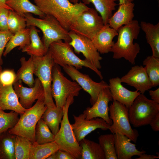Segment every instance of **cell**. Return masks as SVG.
<instances>
[{
  "label": "cell",
  "mask_w": 159,
  "mask_h": 159,
  "mask_svg": "<svg viewBox=\"0 0 159 159\" xmlns=\"http://www.w3.org/2000/svg\"><path fill=\"white\" fill-rule=\"evenodd\" d=\"M129 108L116 100H113L109 107V117L112 124L109 129L113 134L120 132L135 143L139 135L138 131L132 128L128 116Z\"/></svg>",
  "instance_id": "9c48e42d"
},
{
  "label": "cell",
  "mask_w": 159,
  "mask_h": 159,
  "mask_svg": "<svg viewBox=\"0 0 159 159\" xmlns=\"http://www.w3.org/2000/svg\"><path fill=\"white\" fill-rule=\"evenodd\" d=\"M69 34L71 41L69 43L74 50L75 53H81L85 59L90 62L98 69L101 65L100 61L102 58L100 56L91 39L84 36L69 31Z\"/></svg>",
  "instance_id": "4fadbf2b"
},
{
  "label": "cell",
  "mask_w": 159,
  "mask_h": 159,
  "mask_svg": "<svg viewBox=\"0 0 159 159\" xmlns=\"http://www.w3.org/2000/svg\"><path fill=\"white\" fill-rule=\"evenodd\" d=\"M159 112V104L140 93L128 109L130 122L135 127L149 125Z\"/></svg>",
  "instance_id": "ba28073f"
},
{
  "label": "cell",
  "mask_w": 159,
  "mask_h": 159,
  "mask_svg": "<svg viewBox=\"0 0 159 159\" xmlns=\"http://www.w3.org/2000/svg\"><path fill=\"white\" fill-rule=\"evenodd\" d=\"M8 6L19 15L24 16L26 13H32L43 18L46 15L37 6L32 3L29 0H6Z\"/></svg>",
  "instance_id": "484cf974"
},
{
  "label": "cell",
  "mask_w": 159,
  "mask_h": 159,
  "mask_svg": "<svg viewBox=\"0 0 159 159\" xmlns=\"http://www.w3.org/2000/svg\"><path fill=\"white\" fill-rule=\"evenodd\" d=\"M2 71V68L1 66H0V73Z\"/></svg>",
  "instance_id": "f907efd6"
},
{
  "label": "cell",
  "mask_w": 159,
  "mask_h": 159,
  "mask_svg": "<svg viewBox=\"0 0 159 159\" xmlns=\"http://www.w3.org/2000/svg\"><path fill=\"white\" fill-rule=\"evenodd\" d=\"M56 152L50 155L47 158V159H56Z\"/></svg>",
  "instance_id": "c3c4849f"
},
{
  "label": "cell",
  "mask_w": 159,
  "mask_h": 159,
  "mask_svg": "<svg viewBox=\"0 0 159 159\" xmlns=\"http://www.w3.org/2000/svg\"><path fill=\"white\" fill-rule=\"evenodd\" d=\"M104 24L102 16L95 9L89 7L73 21L69 31L91 39Z\"/></svg>",
  "instance_id": "8fae6325"
},
{
  "label": "cell",
  "mask_w": 159,
  "mask_h": 159,
  "mask_svg": "<svg viewBox=\"0 0 159 159\" xmlns=\"http://www.w3.org/2000/svg\"><path fill=\"white\" fill-rule=\"evenodd\" d=\"M33 56L34 67V73L43 86L44 92V103L47 107H55L51 91L52 69L55 63L48 51L42 57Z\"/></svg>",
  "instance_id": "30bf717a"
},
{
  "label": "cell",
  "mask_w": 159,
  "mask_h": 159,
  "mask_svg": "<svg viewBox=\"0 0 159 159\" xmlns=\"http://www.w3.org/2000/svg\"><path fill=\"white\" fill-rule=\"evenodd\" d=\"M30 42V29L26 28L13 34L7 44L3 55L6 56L15 48L19 47V49L21 50Z\"/></svg>",
  "instance_id": "f1b7e54d"
},
{
  "label": "cell",
  "mask_w": 159,
  "mask_h": 159,
  "mask_svg": "<svg viewBox=\"0 0 159 159\" xmlns=\"http://www.w3.org/2000/svg\"><path fill=\"white\" fill-rule=\"evenodd\" d=\"M24 17L26 26H34L41 30L43 34V42L48 50L50 45L54 42L62 40L69 43L71 41L69 31L53 16L46 15L43 18H38L28 13L24 15Z\"/></svg>",
  "instance_id": "3957f363"
},
{
  "label": "cell",
  "mask_w": 159,
  "mask_h": 159,
  "mask_svg": "<svg viewBox=\"0 0 159 159\" xmlns=\"http://www.w3.org/2000/svg\"><path fill=\"white\" fill-rule=\"evenodd\" d=\"M59 149V147L55 141L41 144L36 142L32 143L29 159H47Z\"/></svg>",
  "instance_id": "1f68e13d"
},
{
  "label": "cell",
  "mask_w": 159,
  "mask_h": 159,
  "mask_svg": "<svg viewBox=\"0 0 159 159\" xmlns=\"http://www.w3.org/2000/svg\"><path fill=\"white\" fill-rule=\"evenodd\" d=\"M74 100V97L69 96L62 107L63 115L60 128L55 135L54 141L59 147V150L67 152L74 159H81L82 148L76 140L68 116L69 107Z\"/></svg>",
  "instance_id": "277c9868"
},
{
  "label": "cell",
  "mask_w": 159,
  "mask_h": 159,
  "mask_svg": "<svg viewBox=\"0 0 159 159\" xmlns=\"http://www.w3.org/2000/svg\"><path fill=\"white\" fill-rule=\"evenodd\" d=\"M120 79L122 82L133 87L142 94L153 87L145 67L141 65L132 67Z\"/></svg>",
  "instance_id": "e0dca14e"
},
{
  "label": "cell",
  "mask_w": 159,
  "mask_h": 159,
  "mask_svg": "<svg viewBox=\"0 0 159 159\" xmlns=\"http://www.w3.org/2000/svg\"><path fill=\"white\" fill-rule=\"evenodd\" d=\"M9 10L5 8H0V30L9 31L8 26Z\"/></svg>",
  "instance_id": "60d3db41"
},
{
  "label": "cell",
  "mask_w": 159,
  "mask_h": 159,
  "mask_svg": "<svg viewBox=\"0 0 159 159\" xmlns=\"http://www.w3.org/2000/svg\"><path fill=\"white\" fill-rule=\"evenodd\" d=\"M134 6L132 2L119 5L117 10L108 19L107 24L117 31L121 26L129 24L134 17Z\"/></svg>",
  "instance_id": "7402d4cb"
},
{
  "label": "cell",
  "mask_w": 159,
  "mask_h": 159,
  "mask_svg": "<svg viewBox=\"0 0 159 159\" xmlns=\"http://www.w3.org/2000/svg\"><path fill=\"white\" fill-rule=\"evenodd\" d=\"M63 69L74 81L90 95V101L92 105L97 100L100 92L104 89L109 88V84L105 81L102 80L99 82H95L88 75L81 73L73 66H66Z\"/></svg>",
  "instance_id": "7c38bea8"
},
{
  "label": "cell",
  "mask_w": 159,
  "mask_h": 159,
  "mask_svg": "<svg viewBox=\"0 0 159 159\" xmlns=\"http://www.w3.org/2000/svg\"><path fill=\"white\" fill-rule=\"evenodd\" d=\"M79 143L82 148L81 159H105L99 143L85 138Z\"/></svg>",
  "instance_id": "f546056e"
},
{
  "label": "cell",
  "mask_w": 159,
  "mask_h": 159,
  "mask_svg": "<svg viewBox=\"0 0 159 159\" xmlns=\"http://www.w3.org/2000/svg\"><path fill=\"white\" fill-rule=\"evenodd\" d=\"M153 130L157 132L159 130V112L151 120L149 124Z\"/></svg>",
  "instance_id": "7bdbcfd3"
},
{
  "label": "cell",
  "mask_w": 159,
  "mask_h": 159,
  "mask_svg": "<svg viewBox=\"0 0 159 159\" xmlns=\"http://www.w3.org/2000/svg\"><path fill=\"white\" fill-rule=\"evenodd\" d=\"M16 136L9 133L8 130L0 133V159H16Z\"/></svg>",
  "instance_id": "83f0119b"
},
{
  "label": "cell",
  "mask_w": 159,
  "mask_h": 159,
  "mask_svg": "<svg viewBox=\"0 0 159 159\" xmlns=\"http://www.w3.org/2000/svg\"><path fill=\"white\" fill-rule=\"evenodd\" d=\"M0 8H5L9 10H13L6 4V0H0Z\"/></svg>",
  "instance_id": "bcb514c9"
},
{
  "label": "cell",
  "mask_w": 159,
  "mask_h": 159,
  "mask_svg": "<svg viewBox=\"0 0 159 159\" xmlns=\"http://www.w3.org/2000/svg\"><path fill=\"white\" fill-rule=\"evenodd\" d=\"M117 35V31L107 24L104 25L91 40L99 53L107 54L110 52L115 43L113 40Z\"/></svg>",
  "instance_id": "d6986e66"
},
{
  "label": "cell",
  "mask_w": 159,
  "mask_h": 159,
  "mask_svg": "<svg viewBox=\"0 0 159 159\" xmlns=\"http://www.w3.org/2000/svg\"><path fill=\"white\" fill-rule=\"evenodd\" d=\"M30 56L27 60L24 57L20 59L21 67L16 73L15 82L21 80L29 87H32L35 83L33 76L34 67L33 56Z\"/></svg>",
  "instance_id": "d4e9b609"
},
{
  "label": "cell",
  "mask_w": 159,
  "mask_h": 159,
  "mask_svg": "<svg viewBox=\"0 0 159 159\" xmlns=\"http://www.w3.org/2000/svg\"><path fill=\"white\" fill-rule=\"evenodd\" d=\"M115 145L117 159H131L134 156H139L145 153L144 150L140 151L136 148L135 144L130 142L127 137L119 132L114 134Z\"/></svg>",
  "instance_id": "ffe728a7"
},
{
  "label": "cell",
  "mask_w": 159,
  "mask_h": 159,
  "mask_svg": "<svg viewBox=\"0 0 159 159\" xmlns=\"http://www.w3.org/2000/svg\"><path fill=\"white\" fill-rule=\"evenodd\" d=\"M109 89L113 100H116L128 108L137 97L140 93L137 90L132 91L124 87L122 84L120 79L117 77L110 79Z\"/></svg>",
  "instance_id": "ac0fdd59"
},
{
  "label": "cell",
  "mask_w": 159,
  "mask_h": 159,
  "mask_svg": "<svg viewBox=\"0 0 159 159\" xmlns=\"http://www.w3.org/2000/svg\"><path fill=\"white\" fill-rule=\"evenodd\" d=\"M63 115V108L56 106L47 107L41 118L48 126L52 133L55 135L59 130V125Z\"/></svg>",
  "instance_id": "4316f807"
},
{
  "label": "cell",
  "mask_w": 159,
  "mask_h": 159,
  "mask_svg": "<svg viewBox=\"0 0 159 159\" xmlns=\"http://www.w3.org/2000/svg\"><path fill=\"white\" fill-rule=\"evenodd\" d=\"M56 153V159H74L70 154L66 151L59 149Z\"/></svg>",
  "instance_id": "b9f144b4"
},
{
  "label": "cell",
  "mask_w": 159,
  "mask_h": 159,
  "mask_svg": "<svg viewBox=\"0 0 159 159\" xmlns=\"http://www.w3.org/2000/svg\"><path fill=\"white\" fill-rule=\"evenodd\" d=\"M16 77V73L13 69L2 71L0 73V84L4 86L13 85Z\"/></svg>",
  "instance_id": "f35d334b"
},
{
  "label": "cell",
  "mask_w": 159,
  "mask_h": 159,
  "mask_svg": "<svg viewBox=\"0 0 159 159\" xmlns=\"http://www.w3.org/2000/svg\"><path fill=\"white\" fill-rule=\"evenodd\" d=\"M157 1H158L159 2V0H157Z\"/></svg>",
  "instance_id": "816d5d0a"
},
{
  "label": "cell",
  "mask_w": 159,
  "mask_h": 159,
  "mask_svg": "<svg viewBox=\"0 0 159 159\" xmlns=\"http://www.w3.org/2000/svg\"><path fill=\"white\" fill-rule=\"evenodd\" d=\"M1 65L0 64V66H1Z\"/></svg>",
  "instance_id": "f5cc1de1"
},
{
  "label": "cell",
  "mask_w": 159,
  "mask_h": 159,
  "mask_svg": "<svg viewBox=\"0 0 159 159\" xmlns=\"http://www.w3.org/2000/svg\"><path fill=\"white\" fill-rule=\"evenodd\" d=\"M134 0H119V5L127 3H132Z\"/></svg>",
  "instance_id": "7dc6e473"
},
{
  "label": "cell",
  "mask_w": 159,
  "mask_h": 159,
  "mask_svg": "<svg viewBox=\"0 0 159 159\" xmlns=\"http://www.w3.org/2000/svg\"><path fill=\"white\" fill-rule=\"evenodd\" d=\"M19 115L13 111L6 113L0 109V133L14 127L19 120Z\"/></svg>",
  "instance_id": "74e56055"
},
{
  "label": "cell",
  "mask_w": 159,
  "mask_h": 159,
  "mask_svg": "<svg viewBox=\"0 0 159 159\" xmlns=\"http://www.w3.org/2000/svg\"><path fill=\"white\" fill-rule=\"evenodd\" d=\"M98 140L104 153L105 159H117L115 148L114 134L101 135Z\"/></svg>",
  "instance_id": "e575fe53"
},
{
  "label": "cell",
  "mask_w": 159,
  "mask_h": 159,
  "mask_svg": "<svg viewBox=\"0 0 159 159\" xmlns=\"http://www.w3.org/2000/svg\"><path fill=\"white\" fill-rule=\"evenodd\" d=\"M47 108L44 99L37 100L31 107L26 109L15 126L8 130L11 134L24 137L32 143L35 142V132L36 125L43 113Z\"/></svg>",
  "instance_id": "8992f818"
},
{
  "label": "cell",
  "mask_w": 159,
  "mask_h": 159,
  "mask_svg": "<svg viewBox=\"0 0 159 159\" xmlns=\"http://www.w3.org/2000/svg\"><path fill=\"white\" fill-rule=\"evenodd\" d=\"M80 0H69L73 4H76L79 2Z\"/></svg>",
  "instance_id": "681fc988"
},
{
  "label": "cell",
  "mask_w": 159,
  "mask_h": 159,
  "mask_svg": "<svg viewBox=\"0 0 159 159\" xmlns=\"http://www.w3.org/2000/svg\"><path fill=\"white\" fill-rule=\"evenodd\" d=\"M150 95L151 98V100L159 104V88L156 90L149 91Z\"/></svg>",
  "instance_id": "ee69618b"
},
{
  "label": "cell",
  "mask_w": 159,
  "mask_h": 159,
  "mask_svg": "<svg viewBox=\"0 0 159 159\" xmlns=\"http://www.w3.org/2000/svg\"><path fill=\"white\" fill-rule=\"evenodd\" d=\"M74 123L71 124L77 141L79 143L92 131L100 128L103 130H109L110 125L102 118L86 119L83 113L76 116L73 115Z\"/></svg>",
  "instance_id": "5bb4252c"
},
{
  "label": "cell",
  "mask_w": 159,
  "mask_h": 159,
  "mask_svg": "<svg viewBox=\"0 0 159 159\" xmlns=\"http://www.w3.org/2000/svg\"><path fill=\"white\" fill-rule=\"evenodd\" d=\"M48 51L55 64L63 67L67 65L72 66L78 69L85 67L94 71L101 80L103 79L101 72L99 69L86 59L78 57L69 42L62 40L54 42L49 46Z\"/></svg>",
  "instance_id": "5b68a950"
},
{
  "label": "cell",
  "mask_w": 159,
  "mask_h": 159,
  "mask_svg": "<svg viewBox=\"0 0 159 159\" xmlns=\"http://www.w3.org/2000/svg\"><path fill=\"white\" fill-rule=\"evenodd\" d=\"M140 27L137 20L123 26L117 30V40L115 42L110 52L113 53L115 59L124 58L131 64L135 63V59L140 52V47L137 43H133L137 39Z\"/></svg>",
  "instance_id": "7a4b0ae2"
},
{
  "label": "cell",
  "mask_w": 159,
  "mask_h": 159,
  "mask_svg": "<svg viewBox=\"0 0 159 159\" xmlns=\"http://www.w3.org/2000/svg\"><path fill=\"white\" fill-rule=\"evenodd\" d=\"M143 65L153 87L159 85V58L149 56L143 62Z\"/></svg>",
  "instance_id": "d6a6232c"
},
{
  "label": "cell",
  "mask_w": 159,
  "mask_h": 159,
  "mask_svg": "<svg viewBox=\"0 0 159 159\" xmlns=\"http://www.w3.org/2000/svg\"><path fill=\"white\" fill-rule=\"evenodd\" d=\"M8 26L9 31L13 34L26 28V19L14 10H9L8 18Z\"/></svg>",
  "instance_id": "8d00e7d4"
},
{
  "label": "cell",
  "mask_w": 159,
  "mask_h": 159,
  "mask_svg": "<svg viewBox=\"0 0 159 159\" xmlns=\"http://www.w3.org/2000/svg\"><path fill=\"white\" fill-rule=\"evenodd\" d=\"M138 158L135 159H154L159 158V156H157L155 155H148L144 153L140 155Z\"/></svg>",
  "instance_id": "f6af8a7d"
},
{
  "label": "cell",
  "mask_w": 159,
  "mask_h": 159,
  "mask_svg": "<svg viewBox=\"0 0 159 159\" xmlns=\"http://www.w3.org/2000/svg\"><path fill=\"white\" fill-rule=\"evenodd\" d=\"M113 101L111 93L109 88L102 90L99 93L97 100L91 107H88L84 110L83 114L86 119L90 120L97 117L104 120L110 125L112 123L109 115V103Z\"/></svg>",
  "instance_id": "2e32d148"
},
{
  "label": "cell",
  "mask_w": 159,
  "mask_h": 159,
  "mask_svg": "<svg viewBox=\"0 0 159 159\" xmlns=\"http://www.w3.org/2000/svg\"><path fill=\"white\" fill-rule=\"evenodd\" d=\"M0 109L13 111L19 115L26 110L20 104L13 85L4 86L0 84Z\"/></svg>",
  "instance_id": "44dd1931"
},
{
  "label": "cell",
  "mask_w": 159,
  "mask_h": 159,
  "mask_svg": "<svg viewBox=\"0 0 159 159\" xmlns=\"http://www.w3.org/2000/svg\"><path fill=\"white\" fill-rule=\"evenodd\" d=\"M116 0H82L85 5L92 4L95 10L102 16L105 24H107L108 20L112 15V11L117 5Z\"/></svg>",
  "instance_id": "4dcf8cb0"
},
{
  "label": "cell",
  "mask_w": 159,
  "mask_h": 159,
  "mask_svg": "<svg viewBox=\"0 0 159 159\" xmlns=\"http://www.w3.org/2000/svg\"><path fill=\"white\" fill-rule=\"evenodd\" d=\"M140 25L145 33L147 42L151 48L152 56L159 58V22L154 25L142 21Z\"/></svg>",
  "instance_id": "cb8c5ba5"
},
{
  "label": "cell",
  "mask_w": 159,
  "mask_h": 159,
  "mask_svg": "<svg viewBox=\"0 0 159 159\" xmlns=\"http://www.w3.org/2000/svg\"><path fill=\"white\" fill-rule=\"evenodd\" d=\"M32 143L24 137L16 135L15 143L16 159H29Z\"/></svg>",
  "instance_id": "d590c367"
},
{
  "label": "cell",
  "mask_w": 159,
  "mask_h": 159,
  "mask_svg": "<svg viewBox=\"0 0 159 159\" xmlns=\"http://www.w3.org/2000/svg\"><path fill=\"white\" fill-rule=\"evenodd\" d=\"M14 89L18 98L19 102L24 108L31 107L36 100L44 99V92L43 86L39 79H35L34 86L29 88L24 87L21 80L15 82L13 84Z\"/></svg>",
  "instance_id": "9a60e30c"
},
{
  "label": "cell",
  "mask_w": 159,
  "mask_h": 159,
  "mask_svg": "<svg viewBox=\"0 0 159 159\" xmlns=\"http://www.w3.org/2000/svg\"><path fill=\"white\" fill-rule=\"evenodd\" d=\"M51 91L57 107L62 108L70 96H78L82 89L75 81L67 79L62 72L59 66L55 64L52 72Z\"/></svg>",
  "instance_id": "52a82bcc"
},
{
  "label": "cell",
  "mask_w": 159,
  "mask_h": 159,
  "mask_svg": "<svg viewBox=\"0 0 159 159\" xmlns=\"http://www.w3.org/2000/svg\"><path fill=\"white\" fill-rule=\"evenodd\" d=\"M13 34L9 31H2L0 30V64L3 63L2 56L6 46L10 38Z\"/></svg>",
  "instance_id": "ab89813d"
},
{
  "label": "cell",
  "mask_w": 159,
  "mask_h": 159,
  "mask_svg": "<svg viewBox=\"0 0 159 159\" xmlns=\"http://www.w3.org/2000/svg\"><path fill=\"white\" fill-rule=\"evenodd\" d=\"M35 5L45 15L55 18L66 30L73 21L89 7L81 2L73 4L69 0H33Z\"/></svg>",
  "instance_id": "6da1fadb"
},
{
  "label": "cell",
  "mask_w": 159,
  "mask_h": 159,
  "mask_svg": "<svg viewBox=\"0 0 159 159\" xmlns=\"http://www.w3.org/2000/svg\"><path fill=\"white\" fill-rule=\"evenodd\" d=\"M54 135L44 121L41 118L38 121L35 129V142L43 144L54 141Z\"/></svg>",
  "instance_id": "836d02e7"
},
{
  "label": "cell",
  "mask_w": 159,
  "mask_h": 159,
  "mask_svg": "<svg viewBox=\"0 0 159 159\" xmlns=\"http://www.w3.org/2000/svg\"><path fill=\"white\" fill-rule=\"evenodd\" d=\"M30 29V44L22 48L21 50L23 52L36 57H41L45 55L48 50L39 37L37 30L34 26H29Z\"/></svg>",
  "instance_id": "603a6c76"
}]
</instances>
